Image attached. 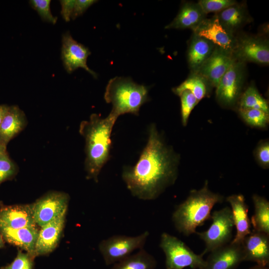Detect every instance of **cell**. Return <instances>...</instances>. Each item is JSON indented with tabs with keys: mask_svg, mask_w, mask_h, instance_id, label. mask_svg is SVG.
I'll return each mask as SVG.
<instances>
[{
	"mask_svg": "<svg viewBox=\"0 0 269 269\" xmlns=\"http://www.w3.org/2000/svg\"><path fill=\"white\" fill-rule=\"evenodd\" d=\"M250 269H269V268L267 267L257 265L251 268Z\"/></svg>",
	"mask_w": 269,
	"mask_h": 269,
	"instance_id": "39",
	"label": "cell"
},
{
	"mask_svg": "<svg viewBox=\"0 0 269 269\" xmlns=\"http://www.w3.org/2000/svg\"><path fill=\"white\" fill-rule=\"evenodd\" d=\"M244 261H252L267 267L269 263V235L253 230L241 243Z\"/></svg>",
	"mask_w": 269,
	"mask_h": 269,
	"instance_id": "15",
	"label": "cell"
},
{
	"mask_svg": "<svg viewBox=\"0 0 269 269\" xmlns=\"http://www.w3.org/2000/svg\"><path fill=\"white\" fill-rule=\"evenodd\" d=\"M209 85L206 80L197 74L192 75L177 87L172 89L173 93L178 96L184 91H190L198 102L208 94V86Z\"/></svg>",
	"mask_w": 269,
	"mask_h": 269,
	"instance_id": "26",
	"label": "cell"
},
{
	"mask_svg": "<svg viewBox=\"0 0 269 269\" xmlns=\"http://www.w3.org/2000/svg\"><path fill=\"white\" fill-rule=\"evenodd\" d=\"M18 172V166L10 157L7 147L0 144V185L12 179Z\"/></svg>",
	"mask_w": 269,
	"mask_h": 269,
	"instance_id": "28",
	"label": "cell"
},
{
	"mask_svg": "<svg viewBox=\"0 0 269 269\" xmlns=\"http://www.w3.org/2000/svg\"><path fill=\"white\" fill-rule=\"evenodd\" d=\"M206 15L198 2H186L182 4L176 16L165 28H190L194 30L206 18Z\"/></svg>",
	"mask_w": 269,
	"mask_h": 269,
	"instance_id": "21",
	"label": "cell"
},
{
	"mask_svg": "<svg viewBox=\"0 0 269 269\" xmlns=\"http://www.w3.org/2000/svg\"><path fill=\"white\" fill-rule=\"evenodd\" d=\"M36 226L37 225L34 219L31 204L4 205L0 204V227L16 229Z\"/></svg>",
	"mask_w": 269,
	"mask_h": 269,
	"instance_id": "16",
	"label": "cell"
},
{
	"mask_svg": "<svg viewBox=\"0 0 269 269\" xmlns=\"http://www.w3.org/2000/svg\"><path fill=\"white\" fill-rule=\"evenodd\" d=\"M66 215H62L41 227L35 246L36 257L48 255L56 248L64 229Z\"/></svg>",
	"mask_w": 269,
	"mask_h": 269,
	"instance_id": "17",
	"label": "cell"
},
{
	"mask_svg": "<svg viewBox=\"0 0 269 269\" xmlns=\"http://www.w3.org/2000/svg\"><path fill=\"white\" fill-rule=\"evenodd\" d=\"M252 199L255 211L251 223L254 230L269 235V202L257 194L253 195Z\"/></svg>",
	"mask_w": 269,
	"mask_h": 269,
	"instance_id": "24",
	"label": "cell"
},
{
	"mask_svg": "<svg viewBox=\"0 0 269 269\" xmlns=\"http://www.w3.org/2000/svg\"><path fill=\"white\" fill-rule=\"evenodd\" d=\"M223 200V196L209 189L206 181L201 189L191 190L187 199L173 213L172 220L175 228L185 236L196 233L198 227L211 218L214 206Z\"/></svg>",
	"mask_w": 269,
	"mask_h": 269,
	"instance_id": "3",
	"label": "cell"
},
{
	"mask_svg": "<svg viewBox=\"0 0 269 269\" xmlns=\"http://www.w3.org/2000/svg\"><path fill=\"white\" fill-rule=\"evenodd\" d=\"M69 199L68 194L56 191H50L38 199L31 204L36 225L41 227L66 214Z\"/></svg>",
	"mask_w": 269,
	"mask_h": 269,
	"instance_id": "9",
	"label": "cell"
},
{
	"mask_svg": "<svg viewBox=\"0 0 269 269\" xmlns=\"http://www.w3.org/2000/svg\"><path fill=\"white\" fill-rule=\"evenodd\" d=\"M37 227L29 226L16 229L0 227V233L4 241L26 251L35 258V246L39 231Z\"/></svg>",
	"mask_w": 269,
	"mask_h": 269,
	"instance_id": "20",
	"label": "cell"
},
{
	"mask_svg": "<svg viewBox=\"0 0 269 269\" xmlns=\"http://www.w3.org/2000/svg\"><path fill=\"white\" fill-rule=\"evenodd\" d=\"M4 246V240L0 233V249L3 248Z\"/></svg>",
	"mask_w": 269,
	"mask_h": 269,
	"instance_id": "38",
	"label": "cell"
},
{
	"mask_svg": "<svg viewBox=\"0 0 269 269\" xmlns=\"http://www.w3.org/2000/svg\"><path fill=\"white\" fill-rule=\"evenodd\" d=\"M179 96L181 100L182 123L183 126H186L191 112L199 102L194 95L188 90L183 91Z\"/></svg>",
	"mask_w": 269,
	"mask_h": 269,
	"instance_id": "30",
	"label": "cell"
},
{
	"mask_svg": "<svg viewBox=\"0 0 269 269\" xmlns=\"http://www.w3.org/2000/svg\"><path fill=\"white\" fill-rule=\"evenodd\" d=\"M215 47L210 41L193 33L187 51V61L192 74L198 72Z\"/></svg>",
	"mask_w": 269,
	"mask_h": 269,
	"instance_id": "22",
	"label": "cell"
},
{
	"mask_svg": "<svg viewBox=\"0 0 269 269\" xmlns=\"http://www.w3.org/2000/svg\"><path fill=\"white\" fill-rule=\"evenodd\" d=\"M156 266L154 258L142 249L114 264L111 269H154Z\"/></svg>",
	"mask_w": 269,
	"mask_h": 269,
	"instance_id": "25",
	"label": "cell"
},
{
	"mask_svg": "<svg viewBox=\"0 0 269 269\" xmlns=\"http://www.w3.org/2000/svg\"><path fill=\"white\" fill-rule=\"evenodd\" d=\"M97 1L94 0H75L71 18L74 20L82 15L91 5Z\"/></svg>",
	"mask_w": 269,
	"mask_h": 269,
	"instance_id": "35",
	"label": "cell"
},
{
	"mask_svg": "<svg viewBox=\"0 0 269 269\" xmlns=\"http://www.w3.org/2000/svg\"><path fill=\"white\" fill-rule=\"evenodd\" d=\"M221 24L229 32H235L249 21L247 10L237 2L216 14Z\"/></svg>",
	"mask_w": 269,
	"mask_h": 269,
	"instance_id": "23",
	"label": "cell"
},
{
	"mask_svg": "<svg viewBox=\"0 0 269 269\" xmlns=\"http://www.w3.org/2000/svg\"><path fill=\"white\" fill-rule=\"evenodd\" d=\"M212 223L208 230L202 232H196L205 245L201 254L211 252L230 242L234 226L231 209L225 207L214 211L211 216Z\"/></svg>",
	"mask_w": 269,
	"mask_h": 269,
	"instance_id": "6",
	"label": "cell"
},
{
	"mask_svg": "<svg viewBox=\"0 0 269 269\" xmlns=\"http://www.w3.org/2000/svg\"><path fill=\"white\" fill-rule=\"evenodd\" d=\"M237 2L233 0H200L198 2L206 14L212 12H220Z\"/></svg>",
	"mask_w": 269,
	"mask_h": 269,
	"instance_id": "32",
	"label": "cell"
},
{
	"mask_svg": "<svg viewBox=\"0 0 269 269\" xmlns=\"http://www.w3.org/2000/svg\"><path fill=\"white\" fill-rule=\"evenodd\" d=\"M193 31V33L232 54L236 43V37L221 24L216 15L211 18H206Z\"/></svg>",
	"mask_w": 269,
	"mask_h": 269,
	"instance_id": "13",
	"label": "cell"
},
{
	"mask_svg": "<svg viewBox=\"0 0 269 269\" xmlns=\"http://www.w3.org/2000/svg\"><path fill=\"white\" fill-rule=\"evenodd\" d=\"M148 87L134 82L131 78L115 77L106 87L104 99L112 105L110 114L118 119L125 114L138 116L140 108L150 100Z\"/></svg>",
	"mask_w": 269,
	"mask_h": 269,
	"instance_id": "4",
	"label": "cell"
},
{
	"mask_svg": "<svg viewBox=\"0 0 269 269\" xmlns=\"http://www.w3.org/2000/svg\"><path fill=\"white\" fill-rule=\"evenodd\" d=\"M149 234L146 231L136 236L114 235L102 240L99 249L106 265L114 264L131 255L134 251L142 249Z\"/></svg>",
	"mask_w": 269,
	"mask_h": 269,
	"instance_id": "7",
	"label": "cell"
},
{
	"mask_svg": "<svg viewBox=\"0 0 269 269\" xmlns=\"http://www.w3.org/2000/svg\"><path fill=\"white\" fill-rule=\"evenodd\" d=\"M210 253L202 269H235L244 261L241 244L230 242Z\"/></svg>",
	"mask_w": 269,
	"mask_h": 269,
	"instance_id": "14",
	"label": "cell"
},
{
	"mask_svg": "<svg viewBox=\"0 0 269 269\" xmlns=\"http://www.w3.org/2000/svg\"><path fill=\"white\" fill-rule=\"evenodd\" d=\"M238 61L254 62L263 65L269 63V44L266 38L242 35L236 37V43L232 52Z\"/></svg>",
	"mask_w": 269,
	"mask_h": 269,
	"instance_id": "10",
	"label": "cell"
},
{
	"mask_svg": "<svg viewBox=\"0 0 269 269\" xmlns=\"http://www.w3.org/2000/svg\"><path fill=\"white\" fill-rule=\"evenodd\" d=\"M28 121L24 112L17 106H8L0 126V144L6 146L9 142L26 127Z\"/></svg>",
	"mask_w": 269,
	"mask_h": 269,
	"instance_id": "19",
	"label": "cell"
},
{
	"mask_svg": "<svg viewBox=\"0 0 269 269\" xmlns=\"http://www.w3.org/2000/svg\"><path fill=\"white\" fill-rule=\"evenodd\" d=\"M226 200L231 205L234 224L236 228V235L231 242L241 244L244 238L251 232L248 207L242 194L230 195Z\"/></svg>",
	"mask_w": 269,
	"mask_h": 269,
	"instance_id": "18",
	"label": "cell"
},
{
	"mask_svg": "<svg viewBox=\"0 0 269 269\" xmlns=\"http://www.w3.org/2000/svg\"><path fill=\"white\" fill-rule=\"evenodd\" d=\"M235 60L231 53L216 46L196 74L205 79L209 85L216 88Z\"/></svg>",
	"mask_w": 269,
	"mask_h": 269,
	"instance_id": "12",
	"label": "cell"
},
{
	"mask_svg": "<svg viewBox=\"0 0 269 269\" xmlns=\"http://www.w3.org/2000/svg\"><path fill=\"white\" fill-rule=\"evenodd\" d=\"M255 156L259 164L264 168L269 166V142L268 140L260 142L255 151Z\"/></svg>",
	"mask_w": 269,
	"mask_h": 269,
	"instance_id": "34",
	"label": "cell"
},
{
	"mask_svg": "<svg viewBox=\"0 0 269 269\" xmlns=\"http://www.w3.org/2000/svg\"><path fill=\"white\" fill-rule=\"evenodd\" d=\"M179 160V155L166 144L155 125L151 124L146 144L138 161L133 166L123 167L122 179L134 197L154 200L175 183Z\"/></svg>",
	"mask_w": 269,
	"mask_h": 269,
	"instance_id": "1",
	"label": "cell"
},
{
	"mask_svg": "<svg viewBox=\"0 0 269 269\" xmlns=\"http://www.w3.org/2000/svg\"><path fill=\"white\" fill-rule=\"evenodd\" d=\"M75 1V0H60L61 5V14L66 22L69 21L71 18Z\"/></svg>",
	"mask_w": 269,
	"mask_h": 269,
	"instance_id": "36",
	"label": "cell"
},
{
	"mask_svg": "<svg viewBox=\"0 0 269 269\" xmlns=\"http://www.w3.org/2000/svg\"><path fill=\"white\" fill-rule=\"evenodd\" d=\"M239 99V109H257L269 114L268 102L255 86H249Z\"/></svg>",
	"mask_w": 269,
	"mask_h": 269,
	"instance_id": "27",
	"label": "cell"
},
{
	"mask_svg": "<svg viewBox=\"0 0 269 269\" xmlns=\"http://www.w3.org/2000/svg\"><path fill=\"white\" fill-rule=\"evenodd\" d=\"M159 246L165 256L166 269H202L205 265L202 255L194 253L183 242L168 233L161 234Z\"/></svg>",
	"mask_w": 269,
	"mask_h": 269,
	"instance_id": "5",
	"label": "cell"
},
{
	"mask_svg": "<svg viewBox=\"0 0 269 269\" xmlns=\"http://www.w3.org/2000/svg\"><path fill=\"white\" fill-rule=\"evenodd\" d=\"M117 120L110 114L104 118L92 114L89 120L80 123L79 133L85 141L84 163L88 179L97 182L102 168L110 158L111 134Z\"/></svg>",
	"mask_w": 269,
	"mask_h": 269,
	"instance_id": "2",
	"label": "cell"
},
{
	"mask_svg": "<svg viewBox=\"0 0 269 269\" xmlns=\"http://www.w3.org/2000/svg\"><path fill=\"white\" fill-rule=\"evenodd\" d=\"M239 113L243 120L251 126L265 128L269 122V114L257 109H239Z\"/></svg>",
	"mask_w": 269,
	"mask_h": 269,
	"instance_id": "29",
	"label": "cell"
},
{
	"mask_svg": "<svg viewBox=\"0 0 269 269\" xmlns=\"http://www.w3.org/2000/svg\"><path fill=\"white\" fill-rule=\"evenodd\" d=\"M8 106L5 104L0 105V126L5 115L8 109Z\"/></svg>",
	"mask_w": 269,
	"mask_h": 269,
	"instance_id": "37",
	"label": "cell"
},
{
	"mask_svg": "<svg viewBox=\"0 0 269 269\" xmlns=\"http://www.w3.org/2000/svg\"><path fill=\"white\" fill-rule=\"evenodd\" d=\"M29 2L43 20L53 24L56 23L57 17L54 16L51 12L50 0H31Z\"/></svg>",
	"mask_w": 269,
	"mask_h": 269,
	"instance_id": "31",
	"label": "cell"
},
{
	"mask_svg": "<svg viewBox=\"0 0 269 269\" xmlns=\"http://www.w3.org/2000/svg\"><path fill=\"white\" fill-rule=\"evenodd\" d=\"M90 54L89 49L74 39L69 31L62 35L61 59L64 67L69 74L82 68L96 78L97 74L87 65V58Z\"/></svg>",
	"mask_w": 269,
	"mask_h": 269,
	"instance_id": "11",
	"label": "cell"
},
{
	"mask_svg": "<svg viewBox=\"0 0 269 269\" xmlns=\"http://www.w3.org/2000/svg\"><path fill=\"white\" fill-rule=\"evenodd\" d=\"M34 257L19 250L14 260L0 269H33Z\"/></svg>",
	"mask_w": 269,
	"mask_h": 269,
	"instance_id": "33",
	"label": "cell"
},
{
	"mask_svg": "<svg viewBox=\"0 0 269 269\" xmlns=\"http://www.w3.org/2000/svg\"><path fill=\"white\" fill-rule=\"evenodd\" d=\"M245 63L235 60L219 81L216 99L223 106L232 107L241 95L246 77Z\"/></svg>",
	"mask_w": 269,
	"mask_h": 269,
	"instance_id": "8",
	"label": "cell"
}]
</instances>
